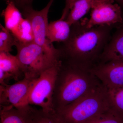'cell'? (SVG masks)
<instances>
[{
	"instance_id": "obj_1",
	"label": "cell",
	"mask_w": 123,
	"mask_h": 123,
	"mask_svg": "<svg viewBox=\"0 0 123 123\" xmlns=\"http://www.w3.org/2000/svg\"><path fill=\"white\" fill-rule=\"evenodd\" d=\"M114 27L102 25L88 28L85 22L78 21L73 24L69 37L63 43L62 48L59 49L61 59L90 70L99 63L101 55L112 37Z\"/></svg>"
},
{
	"instance_id": "obj_2",
	"label": "cell",
	"mask_w": 123,
	"mask_h": 123,
	"mask_svg": "<svg viewBox=\"0 0 123 123\" xmlns=\"http://www.w3.org/2000/svg\"><path fill=\"white\" fill-rule=\"evenodd\" d=\"M102 84L90 70L61 60L52 98L54 112L88 94Z\"/></svg>"
},
{
	"instance_id": "obj_3",
	"label": "cell",
	"mask_w": 123,
	"mask_h": 123,
	"mask_svg": "<svg viewBox=\"0 0 123 123\" xmlns=\"http://www.w3.org/2000/svg\"><path fill=\"white\" fill-rule=\"evenodd\" d=\"M111 109L108 90L102 84L55 113L61 123H86Z\"/></svg>"
},
{
	"instance_id": "obj_4",
	"label": "cell",
	"mask_w": 123,
	"mask_h": 123,
	"mask_svg": "<svg viewBox=\"0 0 123 123\" xmlns=\"http://www.w3.org/2000/svg\"><path fill=\"white\" fill-rule=\"evenodd\" d=\"M17 55L24 77L31 80L58 63L57 59L49 55L34 42L22 44L16 42Z\"/></svg>"
},
{
	"instance_id": "obj_5",
	"label": "cell",
	"mask_w": 123,
	"mask_h": 123,
	"mask_svg": "<svg viewBox=\"0 0 123 123\" xmlns=\"http://www.w3.org/2000/svg\"><path fill=\"white\" fill-rule=\"evenodd\" d=\"M61 64L60 60L58 63L45 70L34 80L29 95V105L39 106L45 112H54L52 98Z\"/></svg>"
},
{
	"instance_id": "obj_6",
	"label": "cell",
	"mask_w": 123,
	"mask_h": 123,
	"mask_svg": "<svg viewBox=\"0 0 123 123\" xmlns=\"http://www.w3.org/2000/svg\"><path fill=\"white\" fill-rule=\"evenodd\" d=\"M55 0H50L46 7L40 11L35 10L32 7L22 10L23 16L31 24L34 36V42L42 47L49 55L57 59H60L61 51L55 48L47 38L48 26V14L49 9Z\"/></svg>"
},
{
	"instance_id": "obj_7",
	"label": "cell",
	"mask_w": 123,
	"mask_h": 123,
	"mask_svg": "<svg viewBox=\"0 0 123 123\" xmlns=\"http://www.w3.org/2000/svg\"><path fill=\"white\" fill-rule=\"evenodd\" d=\"M90 17L86 26L106 25L118 27L123 24V8L112 0H95L91 7Z\"/></svg>"
},
{
	"instance_id": "obj_8",
	"label": "cell",
	"mask_w": 123,
	"mask_h": 123,
	"mask_svg": "<svg viewBox=\"0 0 123 123\" xmlns=\"http://www.w3.org/2000/svg\"><path fill=\"white\" fill-rule=\"evenodd\" d=\"M34 80L24 77L11 85H0V106L11 105L18 108L29 105V95Z\"/></svg>"
},
{
	"instance_id": "obj_9",
	"label": "cell",
	"mask_w": 123,
	"mask_h": 123,
	"mask_svg": "<svg viewBox=\"0 0 123 123\" xmlns=\"http://www.w3.org/2000/svg\"><path fill=\"white\" fill-rule=\"evenodd\" d=\"M90 70L107 89L123 87V62H107Z\"/></svg>"
},
{
	"instance_id": "obj_10",
	"label": "cell",
	"mask_w": 123,
	"mask_h": 123,
	"mask_svg": "<svg viewBox=\"0 0 123 123\" xmlns=\"http://www.w3.org/2000/svg\"><path fill=\"white\" fill-rule=\"evenodd\" d=\"M23 74L19 60L17 55L9 52H0V84H7V80L13 79L18 81Z\"/></svg>"
},
{
	"instance_id": "obj_11",
	"label": "cell",
	"mask_w": 123,
	"mask_h": 123,
	"mask_svg": "<svg viewBox=\"0 0 123 123\" xmlns=\"http://www.w3.org/2000/svg\"><path fill=\"white\" fill-rule=\"evenodd\" d=\"M117 28L101 55L98 64L111 61L123 62V24Z\"/></svg>"
},
{
	"instance_id": "obj_12",
	"label": "cell",
	"mask_w": 123,
	"mask_h": 123,
	"mask_svg": "<svg viewBox=\"0 0 123 123\" xmlns=\"http://www.w3.org/2000/svg\"><path fill=\"white\" fill-rule=\"evenodd\" d=\"M34 108L31 105L18 108L0 106V123H32Z\"/></svg>"
},
{
	"instance_id": "obj_13",
	"label": "cell",
	"mask_w": 123,
	"mask_h": 123,
	"mask_svg": "<svg viewBox=\"0 0 123 123\" xmlns=\"http://www.w3.org/2000/svg\"><path fill=\"white\" fill-rule=\"evenodd\" d=\"M71 26L65 20L60 19L49 23L47 30V38L52 43L53 42H66L70 35Z\"/></svg>"
},
{
	"instance_id": "obj_14",
	"label": "cell",
	"mask_w": 123,
	"mask_h": 123,
	"mask_svg": "<svg viewBox=\"0 0 123 123\" xmlns=\"http://www.w3.org/2000/svg\"><path fill=\"white\" fill-rule=\"evenodd\" d=\"M7 6L2 11L1 15L4 17L5 27L11 33L17 28L23 18L19 9L10 1L7 0Z\"/></svg>"
},
{
	"instance_id": "obj_15",
	"label": "cell",
	"mask_w": 123,
	"mask_h": 123,
	"mask_svg": "<svg viewBox=\"0 0 123 123\" xmlns=\"http://www.w3.org/2000/svg\"><path fill=\"white\" fill-rule=\"evenodd\" d=\"M95 0H77L74 2L66 20L72 26L79 21L91 8Z\"/></svg>"
},
{
	"instance_id": "obj_16",
	"label": "cell",
	"mask_w": 123,
	"mask_h": 123,
	"mask_svg": "<svg viewBox=\"0 0 123 123\" xmlns=\"http://www.w3.org/2000/svg\"><path fill=\"white\" fill-rule=\"evenodd\" d=\"M16 42L19 43L25 44L34 42L33 29L29 20L23 18L19 25L12 33Z\"/></svg>"
},
{
	"instance_id": "obj_17",
	"label": "cell",
	"mask_w": 123,
	"mask_h": 123,
	"mask_svg": "<svg viewBox=\"0 0 123 123\" xmlns=\"http://www.w3.org/2000/svg\"><path fill=\"white\" fill-rule=\"evenodd\" d=\"M108 90L111 109L123 119V87Z\"/></svg>"
},
{
	"instance_id": "obj_18",
	"label": "cell",
	"mask_w": 123,
	"mask_h": 123,
	"mask_svg": "<svg viewBox=\"0 0 123 123\" xmlns=\"http://www.w3.org/2000/svg\"><path fill=\"white\" fill-rule=\"evenodd\" d=\"M0 52H9L15 46L16 40L12 33L0 24Z\"/></svg>"
},
{
	"instance_id": "obj_19",
	"label": "cell",
	"mask_w": 123,
	"mask_h": 123,
	"mask_svg": "<svg viewBox=\"0 0 123 123\" xmlns=\"http://www.w3.org/2000/svg\"><path fill=\"white\" fill-rule=\"evenodd\" d=\"M32 123H61L54 112H47L34 108Z\"/></svg>"
},
{
	"instance_id": "obj_20",
	"label": "cell",
	"mask_w": 123,
	"mask_h": 123,
	"mask_svg": "<svg viewBox=\"0 0 123 123\" xmlns=\"http://www.w3.org/2000/svg\"><path fill=\"white\" fill-rule=\"evenodd\" d=\"M86 123H123V119L111 109Z\"/></svg>"
},
{
	"instance_id": "obj_21",
	"label": "cell",
	"mask_w": 123,
	"mask_h": 123,
	"mask_svg": "<svg viewBox=\"0 0 123 123\" xmlns=\"http://www.w3.org/2000/svg\"><path fill=\"white\" fill-rule=\"evenodd\" d=\"M12 1L16 6L22 10L27 7H32L33 0H7Z\"/></svg>"
},
{
	"instance_id": "obj_22",
	"label": "cell",
	"mask_w": 123,
	"mask_h": 123,
	"mask_svg": "<svg viewBox=\"0 0 123 123\" xmlns=\"http://www.w3.org/2000/svg\"><path fill=\"white\" fill-rule=\"evenodd\" d=\"M77 0H65V7L63 10L62 15L60 19L61 20H66L73 5Z\"/></svg>"
},
{
	"instance_id": "obj_23",
	"label": "cell",
	"mask_w": 123,
	"mask_h": 123,
	"mask_svg": "<svg viewBox=\"0 0 123 123\" xmlns=\"http://www.w3.org/2000/svg\"><path fill=\"white\" fill-rule=\"evenodd\" d=\"M116 3H117L121 6L122 8H123V0H112Z\"/></svg>"
},
{
	"instance_id": "obj_24",
	"label": "cell",
	"mask_w": 123,
	"mask_h": 123,
	"mask_svg": "<svg viewBox=\"0 0 123 123\" xmlns=\"http://www.w3.org/2000/svg\"><path fill=\"white\" fill-rule=\"evenodd\" d=\"M6 0V1H7V0Z\"/></svg>"
}]
</instances>
